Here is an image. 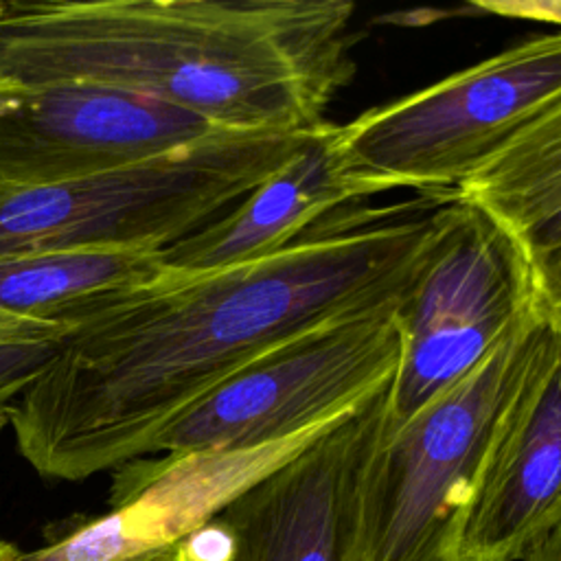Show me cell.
I'll return each mask as SVG.
<instances>
[{"label":"cell","instance_id":"cell-1","mask_svg":"<svg viewBox=\"0 0 561 561\" xmlns=\"http://www.w3.org/2000/svg\"><path fill=\"white\" fill-rule=\"evenodd\" d=\"M445 195L351 215L276 254L213 272L169 270L57 342L13 401L24 460L83 480L147 456L191 403L274 346L405 296Z\"/></svg>","mask_w":561,"mask_h":561},{"label":"cell","instance_id":"cell-2","mask_svg":"<svg viewBox=\"0 0 561 561\" xmlns=\"http://www.w3.org/2000/svg\"><path fill=\"white\" fill-rule=\"evenodd\" d=\"M353 13L348 0L4 2L0 83L90 81L226 129L305 134L355 75Z\"/></svg>","mask_w":561,"mask_h":561},{"label":"cell","instance_id":"cell-3","mask_svg":"<svg viewBox=\"0 0 561 561\" xmlns=\"http://www.w3.org/2000/svg\"><path fill=\"white\" fill-rule=\"evenodd\" d=\"M535 309L462 379L373 443L344 561H458L460 526L495 427L554 335Z\"/></svg>","mask_w":561,"mask_h":561},{"label":"cell","instance_id":"cell-4","mask_svg":"<svg viewBox=\"0 0 561 561\" xmlns=\"http://www.w3.org/2000/svg\"><path fill=\"white\" fill-rule=\"evenodd\" d=\"M311 136L224 127L121 169L0 184V259L70 248L164 250L237 206Z\"/></svg>","mask_w":561,"mask_h":561},{"label":"cell","instance_id":"cell-5","mask_svg":"<svg viewBox=\"0 0 561 561\" xmlns=\"http://www.w3.org/2000/svg\"><path fill=\"white\" fill-rule=\"evenodd\" d=\"M561 99V33L515 44L337 125L346 164L383 191L449 195Z\"/></svg>","mask_w":561,"mask_h":561},{"label":"cell","instance_id":"cell-6","mask_svg":"<svg viewBox=\"0 0 561 561\" xmlns=\"http://www.w3.org/2000/svg\"><path fill=\"white\" fill-rule=\"evenodd\" d=\"M399 302L313 327L182 410L147 454L250 451L313 434L388 383L403 351Z\"/></svg>","mask_w":561,"mask_h":561},{"label":"cell","instance_id":"cell-7","mask_svg":"<svg viewBox=\"0 0 561 561\" xmlns=\"http://www.w3.org/2000/svg\"><path fill=\"white\" fill-rule=\"evenodd\" d=\"M390 381L180 539L182 559L344 561L357 476L386 425Z\"/></svg>","mask_w":561,"mask_h":561},{"label":"cell","instance_id":"cell-8","mask_svg":"<svg viewBox=\"0 0 561 561\" xmlns=\"http://www.w3.org/2000/svg\"><path fill=\"white\" fill-rule=\"evenodd\" d=\"M217 129L162 99L90 81L0 83V184L37 186L121 169Z\"/></svg>","mask_w":561,"mask_h":561},{"label":"cell","instance_id":"cell-9","mask_svg":"<svg viewBox=\"0 0 561 561\" xmlns=\"http://www.w3.org/2000/svg\"><path fill=\"white\" fill-rule=\"evenodd\" d=\"M561 522V331L511 397L458 535V561H524Z\"/></svg>","mask_w":561,"mask_h":561},{"label":"cell","instance_id":"cell-10","mask_svg":"<svg viewBox=\"0 0 561 561\" xmlns=\"http://www.w3.org/2000/svg\"><path fill=\"white\" fill-rule=\"evenodd\" d=\"M533 309L522 243L480 206L445 195L432 248L399 302L403 340L443 335L491 351Z\"/></svg>","mask_w":561,"mask_h":561},{"label":"cell","instance_id":"cell-11","mask_svg":"<svg viewBox=\"0 0 561 561\" xmlns=\"http://www.w3.org/2000/svg\"><path fill=\"white\" fill-rule=\"evenodd\" d=\"M386 193L355 173L337 145V125H324L278 171L228 213L162 250L173 272L197 274L276 254L346 219L340 210Z\"/></svg>","mask_w":561,"mask_h":561},{"label":"cell","instance_id":"cell-12","mask_svg":"<svg viewBox=\"0 0 561 561\" xmlns=\"http://www.w3.org/2000/svg\"><path fill=\"white\" fill-rule=\"evenodd\" d=\"M169 272L156 248H70L0 259V307L77 327Z\"/></svg>","mask_w":561,"mask_h":561},{"label":"cell","instance_id":"cell-13","mask_svg":"<svg viewBox=\"0 0 561 561\" xmlns=\"http://www.w3.org/2000/svg\"><path fill=\"white\" fill-rule=\"evenodd\" d=\"M449 195L495 217L530 261L561 248V99Z\"/></svg>","mask_w":561,"mask_h":561},{"label":"cell","instance_id":"cell-14","mask_svg":"<svg viewBox=\"0 0 561 561\" xmlns=\"http://www.w3.org/2000/svg\"><path fill=\"white\" fill-rule=\"evenodd\" d=\"M59 340L0 344V405L13 403L55 357Z\"/></svg>","mask_w":561,"mask_h":561},{"label":"cell","instance_id":"cell-15","mask_svg":"<svg viewBox=\"0 0 561 561\" xmlns=\"http://www.w3.org/2000/svg\"><path fill=\"white\" fill-rule=\"evenodd\" d=\"M535 305L548 324L561 331V248L533 261Z\"/></svg>","mask_w":561,"mask_h":561},{"label":"cell","instance_id":"cell-16","mask_svg":"<svg viewBox=\"0 0 561 561\" xmlns=\"http://www.w3.org/2000/svg\"><path fill=\"white\" fill-rule=\"evenodd\" d=\"M471 7L497 18L561 26V0H473Z\"/></svg>","mask_w":561,"mask_h":561},{"label":"cell","instance_id":"cell-17","mask_svg":"<svg viewBox=\"0 0 561 561\" xmlns=\"http://www.w3.org/2000/svg\"><path fill=\"white\" fill-rule=\"evenodd\" d=\"M70 331H72V327H68V324L18 316V313H11V311L0 307V344L35 342V340H61Z\"/></svg>","mask_w":561,"mask_h":561},{"label":"cell","instance_id":"cell-18","mask_svg":"<svg viewBox=\"0 0 561 561\" xmlns=\"http://www.w3.org/2000/svg\"><path fill=\"white\" fill-rule=\"evenodd\" d=\"M524 561H561V522L530 548Z\"/></svg>","mask_w":561,"mask_h":561},{"label":"cell","instance_id":"cell-19","mask_svg":"<svg viewBox=\"0 0 561 561\" xmlns=\"http://www.w3.org/2000/svg\"><path fill=\"white\" fill-rule=\"evenodd\" d=\"M118 561H184V559H182V552H180V543L175 541V543L153 548V550H147V552H140V554H131V557H125V559H118Z\"/></svg>","mask_w":561,"mask_h":561},{"label":"cell","instance_id":"cell-20","mask_svg":"<svg viewBox=\"0 0 561 561\" xmlns=\"http://www.w3.org/2000/svg\"><path fill=\"white\" fill-rule=\"evenodd\" d=\"M18 552H20V550H18L13 543L0 539V561H15Z\"/></svg>","mask_w":561,"mask_h":561},{"label":"cell","instance_id":"cell-21","mask_svg":"<svg viewBox=\"0 0 561 561\" xmlns=\"http://www.w3.org/2000/svg\"><path fill=\"white\" fill-rule=\"evenodd\" d=\"M11 421V403L9 405H0V432L9 425Z\"/></svg>","mask_w":561,"mask_h":561},{"label":"cell","instance_id":"cell-22","mask_svg":"<svg viewBox=\"0 0 561 561\" xmlns=\"http://www.w3.org/2000/svg\"><path fill=\"white\" fill-rule=\"evenodd\" d=\"M2 9H4V2H2V0H0V13H2Z\"/></svg>","mask_w":561,"mask_h":561}]
</instances>
